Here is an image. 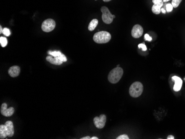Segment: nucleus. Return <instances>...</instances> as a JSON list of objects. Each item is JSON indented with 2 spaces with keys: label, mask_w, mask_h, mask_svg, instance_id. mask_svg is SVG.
Instances as JSON below:
<instances>
[{
  "label": "nucleus",
  "mask_w": 185,
  "mask_h": 139,
  "mask_svg": "<svg viewBox=\"0 0 185 139\" xmlns=\"http://www.w3.org/2000/svg\"><path fill=\"white\" fill-rule=\"evenodd\" d=\"M8 43L7 39L5 37H0V44L2 47H5Z\"/></svg>",
  "instance_id": "obj_17"
},
{
  "label": "nucleus",
  "mask_w": 185,
  "mask_h": 139,
  "mask_svg": "<svg viewBox=\"0 0 185 139\" xmlns=\"http://www.w3.org/2000/svg\"><path fill=\"white\" fill-rule=\"evenodd\" d=\"M164 5V2L161 3L154 4L152 7V11L154 14L158 15L161 13V7Z\"/></svg>",
  "instance_id": "obj_14"
},
{
  "label": "nucleus",
  "mask_w": 185,
  "mask_h": 139,
  "mask_svg": "<svg viewBox=\"0 0 185 139\" xmlns=\"http://www.w3.org/2000/svg\"><path fill=\"white\" fill-rule=\"evenodd\" d=\"M3 29H2V26H0V34H2L3 33Z\"/></svg>",
  "instance_id": "obj_28"
},
{
  "label": "nucleus",
  "mask_w": 185,
  "mask_h": 139,
  "mask_svg": "<svg viewBox=\"0 0 185 139\" xmlns=\"http://www.w3.org/2000/svg\"><path fill=\"white\" fill-rule=\"evenodd\" d=\"M5 125L8 130V136L12 137L14 135V127L13 123L11 121H6Z\"/></svg>",
  "instance_id": "obj_12"
},
{
  "label": "nucleus",
  "mask_w": 185,
  "mask_h": 139,
  "mask_svg": "<svg viewBox=\"0 0 185 139\" xmlns=\"http://www.w3.org/2000/svg\"><path fill=\"white\" fill-rule=\"evenodd\" d=\"M3 33L5 36H7V37H9V36L11 35V31H10V30H9V28H3V33Z\"/></svg>",
  "instance_id": "obj_20"
},
{
  "label": "nucleus",
  "mask_w": 185,
  "mask_h": 139,
  "mask_svg": "<svg viewBox=\"0 0 185 139\" xmlns=\"http://www.w3.org/2000/svg\"><path fill=\"white\" fill-rule=\"evenodd\" d=\"M143 27L139 24H136L132 27V35L135 38H139L143 34Z\"/></svg>",
  "instance_id": "obj_8"
},
{
  "label": "nucleus",
  "mask_w": 185,
  "mask_h": 139,
  "mask_svg": "<svg viewBox=\"0 0 185 139\" xmlns=\"http://www.w3.org/2000/svg\"><path fill=\"white\" fill-rule=\"evenodd\" d=\"M48 54L49 55H51L52 56L55 57L60 56L61 55L63 54V53H62L60 51H51V50L48 51Z\"/></svg>",
  "instance_id": "obj_16"
},
{
  "label": "nucleus",
  "mask_w": 185,
  "mask_h": 139,
  "mask_svg": "<svg viewBox=\"0 0 185 139\" xmlns=\"http://www.w3.org/2000/svg\"><path fill=\"white\" fill-rule=\"evenodd\" d=\"M144 38L146 41H147L151 42L152 41V38L150 37V36L148 35V34H145V37H144Z\"/></svg>",
  "instance_id": "obj_23"
},
{
  "label": "nucleus",
  "mask_w": 185,
  "mask_h": 139,
  "mask_svg": "<svg viewBox=\"0 0 185 139\" xmlns=\"http://www.w3.org/2000/svg\"><path fill=\"white\" fill-rule=\"evenodd\" d=\"M182 0H172V5L173 6V8H177L179 6Z\"/></svg>",
  "instance_id": "obj_18"
},
{
  "label": "nucleus",
  "mask_w": 185,
  "mask_h": 139,
  "mask_svg": "<svg viewBox=\"0 0 185 139\" xmlns=\"http://www.w3.org/2000/svg\"><path fill=\"white\" fill-rule=\"evenodd\" d=\"M102 12V20L106 24H111L113 21L114 18H115V15H112L109 9L105 6H103L101 8Z\"/></svg>",
  "instance_id": "obj_4"
},
{
  "label": "nucleus",
  "mask_w": 185,
  "mask_h": 139,
  "mask_svg": "<svg viewBox=\"0 0 185 139\" xmlns=\"http://www.w3.org/2000/svg\"><path fill=\"white\" fill-rule=\"evenodd\" d=\"M138 47L139 48H142V50L143 51H146L147 50V48H146V46L145 45V43H141L138 45Z\"/></svg>",
  "instance_id": "obj_21"
},
{
  "label": "nucleus",
  "mask_w": 185,
  "mask_h": 139,
  "mask_svg": "<svg viewBox=\"0 0 185 139\" xmlns=\"http://www.w3.org/2000/svg\"><path fill=\"white\" fill-rule=\"evenodd\" d=\"M91 139V137H90V136H85V137H82L81 138V139Z\"/></svg>",
  "instance_id": "obj_27"
},
{
  "label": "nucleus",
  "mask_w": 185,
  "mask_h": 139,
  "mask_svg": "<svg viewBox=\"0 0 185 139\" xmlns=\"http://www.w3.org/2000/svg\"><path fill=\"white\" fill-rule=\"evenodd\" d=\"M20 71H21V69L19 66L14 65L9 68L8 71V73L11 77L15 78L18 77L20 73Z\"/></svg>",
  "instance_id": "obj_10"
},
{
  "label": "nucleus",
  "mask_w": 185,
  "mask_h": 139,
  "mask_svg": "<svg viewBox=\"0 0 185 139\" xmlns=\"http://www.w3.org/2000/svg\"><path fill=\"white\" fill-rule=\"evenodd\" d=\"M111 35L107 31H99L93 36V40L96 43H107L111 41Z\"/></svg>",
  "instance_id": "obj_2"
},
{
  "label": "nucleus",
  "mask_w": 185,
  "mask_h": 139,
  "mask_svg": "<svg viewBox=\"0 0 185 139\" xmlns=\"http://www.w3.org/2000/svg\"><path fill=\"white\" fill-rule=\"evenodd\" d=\"M167 139H175V137H174V136L173 135H169V136H167Z\"/></svg>",
  "instance_id": "obj_25"
},
{
  "label": "nucleus",
  "mask_w": 185,
  "mask_h": 139,
  "mask_svg": "<svg viewBox=\"0 0 185 139\" xmlns=\"http://www.w3.org/2000/svg\"><path fill=\"white\" fill-rule=\"evenodd\" d=\"M46 60L49 62L54 64V65H61L63 62L60 60V59L57 58V57L52 56H49L46 57Z\"/></svg>",
  "instance_id": "obj_11"
},
{
  "label": "nucleus",
  "mask_w": 185,
  "mask_h": 139,
  "mask_svg": "<svg viewBox=\"0 0 185 139\" xmlns=\"http://www.w3.org/2000/svg\"><path fill=\"white\" fill-rule=\"evenodd\" d=\"M98 137H96V136H94V137H91V139H98Z\"/></svg>",
  "instance_id": "obj_29"
},
{
  "label": "nucleus",
  "mask_w": 185,
  "mask_h": 139,
  "mask_svg": "<svg viewBox=\"0 0 185 139\" xmlns=\"http://www.w3.org/2000/svg\"><path fill=\"white\" fill-rule=\"evenodd\" d=\"M173 7L171 3H168L166 5V10L167 12H171L173 9Z\"/></svg>",
  "instance_id": "obj_19"
},
{
  "label": "nucleus",
  "mask_w": 185,
  "mask_h": 139,
  "mask_svg": "<svg viewBox=\"0 0 185 139\" xmlns=\"http://www.w3.org/2000/svg\"><path fill=\"white\" fill-rule=\"evenodd\" d=\"M117 139H129V136L127 135H126V134H123V135H120V136H118V137H117Z\"/></svg>",
  "instance_id": "obj_22"
},
{
  "label": "nucleus",
  "mask_w": 185,
  "mask_h": 139,
  "mask_svg": "<svg viewBox=\"0 0 185 139\" xmlns=\"http://www.w3.org/2000/svg\"><path fill=\"white\" fill-rule=\"evenodd\" d=\"M143 86L140 82L132 83L129 88V94L133 98H138L143 92Z\"/></svg>",
  "instance_id": "obj_3"
},
{
  "label": "nucleus",
  "mask_w": 185,
  "mask_h": 139,
  "mask_svg": "<svg viewBox=\"0 0 185 139\" xmlns=\"http://www.w3.org/2000/svg\"><path fill=\"white\" fill-rule=\"evenodd\" d=\"M98 24V20L96 19H93L92 21L90 22L88 26V30L90 31H92L95 30L97 25Z\"/></svg>",
  "instance_id": "obj_15"
},
{
  "label": "nucleus",
  "mask_w": 185,
  "mask_h": 139,
  "mask_svg": "<svg viewBox=\"0 0 185 139\" xmlns=\"http://www.w3.org/2000/svg\"><path fill=\"white\" fill-rule=\"evenodd\" d=\"M111 1V0H103L104 2H109Z\"/></svg>",
  "instance_id": "obj_30"
},
{
  "label": "nucleus",
  "mask_w": 185,
  "mask_h": 139,
  "mask_svg": "<svg viewBox=\"0 0 185 139\" xmlns=\"http://www.w3.org/2000/svg\"><path fill=\"white\" fill-rule=\"evenodd\" d=\"M170 0H163V2H168V1H169Z\"/></svg>",
  "instance_id": "obj_31"
},
{
  "label": "nucleus",
  "mask_w": 185,
  "mask_h": 139,
  "mask_svg": "<svg viewBox=\"0 0 185 139\" xmlns=\"http://www.w3.org/2000/svg\"><path fill=\"white\" fill-rule=\"evenodd\" d=\"M172 79L174 81L175 84L173 86V90L175 92H179L182 88V80L180 77L177 76H173Z\"/></svg>",
  "instance_id": "obj_9"
},
{
  "label": "nucleus",
  "mask_w": 185,
  "mask_h": 139,
  "mask_svg": "<svg viewBox=\"0 0 185 139\" xmlns=\"http://www.w3.org/2000/svg\"><path fill=\"white\" fill-rule=\"evenodd\" d=\"M8 136V130L6 125H0V139H5Z\"/></svg>",
  "instance_id": "obj_13"
},
{
  "label": "nucleus",
  "mask_w": 185,
  "mask_h": 139,
  "mask_svg": "<svg viewBox=\"0 0 185 139\" xmlns=\"http://www.w3.org/2000/svg\"><path fill=\"white\" fill-rule=\"evenodd\" d=\"M120 65L119 64H118V65H117V67H119Z\"/></svg>",
  "instance_id": "obj_32"
},
{
  "label": "nucleus",
  "mask_w": 185,
  "mask_h": 139,
  "mask_svg": "<svg viewBox=\"0 0 185 139\" xmlns=\"http://www.w3.org/2000/svg\"><path fill=\"white\" fill-rule=\"evenodd\" d=\"M15 112V109L13 107H10L7 109V105L5 103H3L1 107V113L3 116L6 117H9L12 116Z\"/></svg>",
  "instance_id": "obj_7"
},
{
  "label": "nucleus",
  "mask_w": 185,
  "mask_h": 139,
  "mask_svg": "<svg viewBox=\"0 0 185 139\" xmlns=\"http://www.w3.org/2000/svg\"><path fill=\"white\" fill-rule=\"evenodd\" d=\"M56 27V22L53 19L48 18L43 22L42 24V30L45 32H50Z\"/></svg>",
  "instance_id": "obj_5"
},
{
  "label": "nucleus",
  "mask_w": 185,
  "mask_h": 139,
  "mask_svg": "<svg viewBox=\"0 0 185 139\" xmlns=\"http://www.w3.org/2000/svg\"><path fill=\"white\" fill-rule=\"evenodd\" d=\"M96 1H97V0H96Z\"/></svg>",
  "instance_id": "obj_33"
},
{
  "label": "nucleus",
  "mask_w": 185,
  "mask_h": 139,
  "mask_svg": "<svg viewBox=\"0 0 185 139\" xmlns=\"http://www.w3.org/2000/svg\"><path fill=\"white\" fill-rule=\"evenodd\" d=\"M162 2H163V0H152V2L154 4L161 3Z\"/></svg>",
  "instance_id": "obj_24"
},
{
  "label": "nucleus",
  "mask_w": 185,
  "mask_h": 139,
  "mask_svg": "<svg viewBox=\"0 0 185 139\" xmlns=\"http://www.w3.org/2000/svg\"><path fill=\"white\" fill-rule=\"evenodd\" d=\"M106 119L107 117L104 114L100 115L99 117H95L93 119V121L96 127L98 129H103L106 123Z\"/></svg>",
  "instance_id": "obj_6"
},
{
  "label": "nucleus",
  "mask_w": 185,
  "mask_h": 139,
  "mask_svg": "<svg viewBox=\"0 0 185 139\" xmlns=\"http://www.w3.org/2000/svg\"><path fill=\"white\" fill-rule=\"evenodd\" d=\"M124 71L121 67H116L112 69L108 75V80L112 84H116L119 82L122 75Z\"/></svg>",
  "instance_id": "obj_1"
},
{
  "label": "nucleus",
  "mask_w": 185,
  "mask_h": 139,
  "mask_svg": "<svg viewBox=\"0 0 185 139\" xmlns=\"http://www.w3.org/2000/svg\"><path fill=\"white\" fill-rule=\"evenodd\" d=\"M161 11L162 13H166V10L164 9V8H161Z\"/></svg>",
  "instance_id": "obj_26"
}]
</instances>
